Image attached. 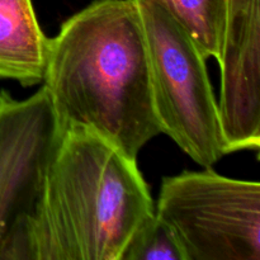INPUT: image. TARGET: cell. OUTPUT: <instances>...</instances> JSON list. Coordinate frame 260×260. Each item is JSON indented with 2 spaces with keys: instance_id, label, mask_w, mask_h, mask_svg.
<instances>
[{
  "instance_id": "cell-2",
  "label": "cell",
  "mask_w": 260,
  "mask_h": 260,
  "mask_svg": "<svg viewBox=\"0 0 260 260\" xmlns=\"http://www.w3.org/2000/svg\"><path fill=\"white\" fill-rule=\"evenodd\" d=\"M154 213L136 160L93 132L63 129L33 228V260H121Z\"/></svg>"
},
{
  "instance_id": "cell-9",
  "label": "cell",
  "mask_w": 260,
  "mask_h": 260,
  "mask_svg": "<svg viewBox=\"0 0 260 260\" xmlns=\"http://www.w3.org/2000/svg\"><path fill=\"white\" fill-rule=\"evenodd\" d=\"M121 260H185L169 226L156 213L137 230Z\"/></svg>"
},
{
  "instance_id": "cell-4",
  "label": "cell",
  "mask_w": 260,
  "mask_h": 260,
  "mask_svg": "<svg viewBox=\"0 0 260 260\" xmlns=\"http://www.w3.org/2000/svg\"><path fill=\"white\" fill-rule=\"evenodd\" d=\"M155 213L185 260H260V184L210 168L164 178Z\"/></svg>"
},
{
  "instance_id": "cell-7",
  "label": "cell",
  "mask_w": 260,
  "mask_h": 260,
  "mask_svg": "<svg viewBox=\"0 0 260 260\" xmlns=\"http://www.w3.org/2000/svg\"><path fill=\"white\" fill-rule=\"evenodd\" d=\"M50 38L43 35L32 0H0V78L32 86L43 81Z\"/></svg>"
},
{
  "instance_id": "cell-5",
  "label": "cell",
  "mask_w": 260,
  "mask_h": 260,
  "mask_svg": "<svg viewBox=\"0 0 260 260\" xmlns=\"http://www.w3.org/2000/svg\"><path fill=\"white\" fill-rule=\"evenodd\" d=\"M62 132L45 85L23 101L0 90V260H33V228Z\"/></svg>"
},
{
  "instance_id": "cell-6",
  "label": "cell",
  "mask_w": 260,
  "mask_h": 260,
  "mask_svg": "<svg viewBox=\"0 0 260 260\" xmlns=\"http://www.w3.org/2000/svg\"><path fill=\"white\" fill-rule=\"evenodd\" d=\"M221 68L220 122L228 152L260 146V0H228Z\"/></svg>"
},
{
  "instance_id": "cell-1",
  "label": "cell",
  "mask_w": 260,
  "mask_h": 260,
  "mask_svg": "<svg viewBox=\"0 0 260 260\" xmlns=\"http://www.w3.org/2000/svg\"><path fill=\"white\" fill-rule=\"evenodd\" d=\"M43 85L63 129L93 132L137 161L161 134L136 0H95L50 38Z\"/></svg>"
},
{
  "instance_id": "cell-8",
  "label": "cell",
  "mask_w": 260,
  "mask_h": 260,
  "mask_svg": "<svg viewBox=\"0 0 260 260\" xmlns=\"http://www.w3.org/2000/svg\"><path fill=\"white\" fill-rule=\"evenodd\" d=\"M170 15L189 35L205 58L218 60L228 0H141Z\"/></svg>"
},
{
  "instance_id": "cell-3",
  "label": "cell",
  "mask_w": 260,
  "mask_h": 260,
  "mask_svg": "<svg viewBox=\"0 0 260 260\" xmlns=\"http://www.w3.org/2000/svg\"><path fill=\"white\" fill-rule=\"evenodd\" d=\"M136 2L146 37L160 132L197 164L211 168L229 152L205 56L168 13L150 3Z\"/></svg>"
}]
</instances>
